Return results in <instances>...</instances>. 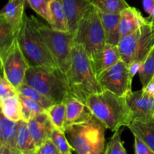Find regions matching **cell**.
Wrapping results in <instances>:
<instances>
[{"label": "cell", "mask_w": 154, "mask_h": 154, "mask_svg": "<svg viewBox=\"0 0 154 154\" xmlns=\"http://www.w3.org/2000/svg\"><path fill=\"white\" fill-rule=\"evenodd\" d=\"M138 73L142 88H147L154 78V46L141 62Z\"/></svg>", "instance_id": "cb8c5ba5"}, {"label": "cell", "mask_w": 154, "mask_h": 154, "mask_svg": "<svg viewBox=\"0 0 154 154\" xmlns=\"http://www.w3.org/2000/svg\"><path fill=\"white\" fill-rule=\"evenodd\" d=\"M17 90L2 73L0 78V100L17 96Z\"/></svg>", "instance_id": "d6a6232c"}, {"label": "cell", "mask_w": 154, "mask_h": 154, "mask_svg": "<svg viewBox=\"0 0 154 154\" xmlns=\"http://www.w3.org/2000/svg\"><path fill=\"white\" fill-rule=\"evenodd\" d=\"M120 32L121 38L136 31L147 22L139 10L129 6L120 13Z\"/></svg>", "instance_id": "9a60e30c"}, {"label": "cell", "mask_w": 154, "mask_h": 154, "mask_svg": "<svg viewBox=\"0 0 154 154\" xmlns=\"http://www.w3.org/2000/svg\"><path fill=\"white\" fill-rule=\"evenodd\" d=\"M51 139L58 149L59 152L62 154H72L74 149L64 132L55 127L51 133Z\"/></svg>", "instance_id": "f546056e"}, {"label": "cell", "mask_w": 154, "mask_h": 154, "mask_svg": "<svg viewBox=\"0 0 154 154\" xmlns=\"http://www.w3.org/2000/svg\"><path fill=\"white\" fill-rule=\"evenodd\" d=\"M121 60V54H120L118 46L106 43L103 52H102L100 61L97 66L95 68L96 75L98 76L100 75L102 72L111 68Z\"/></svg>", "instance_id": "7402d4cb"}, {"label": "cell", "mask_w": 154, "mask_h": 154, "mask_svg": "<svg viewBox=\"0 0 154 154\" xmlns=\"http://www.w3.org/2000/svg\"><path fill=\"white\" fill-rule=\"evenodd\" d=\"M35 20L38 29L51 51L59 68L66 74L71 64V57L74 45V35L69 32L55 30L50 26Z\"/></svg>", "instance_id": "ba28073f"}, {"label": "cell", "mask_w": 154, "mask_h": 154, "mask_svg": "<svg viewBox=\"0 0 154 154\" xmlns=\"http://www.w3.org/2000/svg\"><path fill=\"white\" fill-rule=\"evenodd\" d=\"M135 137V154H154V151L145 143L136 136Z\"/></svg>", "instance_id": "e575fe53"}, {"label": "cell", "mask_w": 154, "mask_h": 154, "mask_svg": "<svg viewBox=\"0 0 154 154\" xmlns=\"http://www.w3.org/2000/svg\"><path fill=\"white\" fill-rule=\"evenodd\" d=\"M0 154H20L19 152L11 148L8 146L0 144Z\"/></svg>", "instance_id": "8d00e7d4"}, {"label": "cell", "mask_w": 154, "mask_h": 154, "mask_svg": "<svg viewBox=\"0 0 154 154\" xmlns=\"http://www.w3.org/2000/svg\"><path fill=\"white\" fill-rule=\"evenodd\" d=\"M103 90H108L120 97H126L132 93V82L134 77L129 66L120 60L97 76Z\"/></svg>", "instance_id": "9c48e42d"}, {"label": "cell", "mask_w": 154, "mask_h": 154, "mask_svg": "<svg viewBox=\"0 0 154 154\" xmlns=\"http://www.w3.org/2000/svg\"><path fill=\"white\" fill-rule=\"evenodd\" d=\"M57 152L58 149L50 138L36 149L35 154H56Z\"/></svg>", "instance_id": "836d02e7"}, {"label": "cell", "mask_w": 154, "mask_h": 154, "mask_svg": "<svg viewBox=\"0 0 154 154\" xmlns=\"http://www.w3.org/2000/svg\"><path fill=\"white\" fill-rule=\"evenodd\" d=\"M134 136L138 137L154 151V120H133L127 126Z\"/></svg>", "instance_id": "ac0fdd59"}, {"label": "cell", "mask_w": 154, "mask_h": 154, "mask_svg": "<svg viewBox=\"0 0 154 154\" xmlns=\"http://www.w3.org/2000/svg\"><path fill=\"white\" fill-rule=\"evenodd\" d=\"M24 82L40 92L54 104L64 102L71 95L67 77L60 68L29 66Z\"/></svg>", "instance_id": "5b68a950"}, {"label": "cell", "mask_w": 154, "mask_h": 154, "mask_svg": "<svg viewBox=\"0 0 154 154\" xmlns=\"http://www.w3.org/2000/svg\"><path fill=\"white\" fill-rule=\"evenodd\" d=\"M0 60L2 73L17 88L24 82L29 65L20 48L17 38L6 52L0 55Z\"/></svg>", "instance_id": "30bf717a"}, {"label": "cell", "mask_w": 154, "mask_h": 154, "mask_svg": "<svg viewBox=\"0 0 154 154\" xmlns=\"http://www.w3.org/2000/svg\"><path fill=\"white\" fill-rule=\"evenodd\" d=\"M104 154H107V152H106V150H105V153H104Z\"/></svg>", "instance_id": "60d3db41"}, {"label": "cell", "mask_w": 154, "mask_h": 154, "mask_svg": "<svg viewBox=\"0 0 154 154\" xmlns=\"http://www.w3.org/2000/svg\"><path fill=\"white\" fill-rule=\"evenodd\" d=\"M121 59L128 66L141 63L154 46V26L147 22L136 31L123 36L118 43Z\"/></svg>", "instance_id": "52a82bcc"}, {"label": "cell", "mask_w": 154, "mask_h": 154, "mask_svg": "<svg viewBox=\"0 0 154 154\" xmlns=\"http://www.w3.org/2000/svg\"><path fill=\"white\" fill-rule=\"evenodd\" d=\"M27 124L30 135L37 148L51 138V133L55 128L46 111L30 119Z\"/></svg>", "instance_id": "7c38bea8"}, {"label": "cell", "mask_w": 154, "mask_h": 154, "mask_svg": "<svg viewBox=\"0 0 154 154\" xmlns=\"http://www.w3.org/2000/svg\"><path fill=\"white\" fill-rule=\"evenodd\" d=\"M16 38L29 66L59 68L38 29L34 16L29 17L25 14Z\"/></svg>", "instance_id": "3957f363"}, {"label": "cell", "mask_w": 154, "mask_h": 154, "mask_svg": "<svg viewBox=\"0 0 154 154\" xmlns=\"http://www.w3.org/2000/svg\"><path fill=\"white\" fill-rule=\"evenodd\" d=\"M48 24L55 30L69 32L62 0H51L50 2Z\"/></svg>", "instance_id": "ffe728a7"}, {"label": "cell", "mask_w": 154, "mask_h": 154, "mask_svg": "<svg viewBox=\"0 0 154 154\" xmlns=\"http://www.w3.org/2000/svg\"><path fill=\"white\" fill-rule=\"evenodd\" d=\"M17 90L18 93H20V94L27 96V97L35 100V102H38L45 110H47L51 105H54V103L49 99H48L46 96H44L43 94H42L40 92L33 88L32 87L27 84L26 83H23L20 86H19L17 88Z\"/></svg>", "instance_id": "f1b7e54d"}, {"label": "cell", "mask_w": 154, "mask_h": 154, "mask_svg": "<svg viewBox=\"0 0 154 154\" xmlns=\"http://www.w3.org/2000/svg\"><path fill=\"white\" fill-rule=\"evenodd\" d=\"M1 113L13 121L23 120L22 112V104L19 96H15L8 99H1Z\"/></svg>", "instance_id": "603a6c76"}, {"label": "cell", "mask_w": 154, "mask_h": 154, "mask_svg": "<svg viewBox=\"0 0 154 154\" xmlns=\"http://www.w3.org/2000/svg\"><path fill=\"white\" fill-rule=\"evenodd\" d=\"M143 7L149 15H151L154 11V0H143Z\"/></svg>", "instance_id": "d590c367"}, {"label": "cell", "mask_w": 154, "mask_h": 154, "mask_svg": "<svg viewBox=\"0 0 154 154\" xmlns=\"http://www.w3.org/2000/svg\"><path fill=\"white\" fill-rule=\"evenodd\" d=\"M126 102L133 120H150L154 114V95L142 88L126 96Z\"/></svg>", "instance_id": "8fae6325"}, {"label": "cell", "mask_w": 154, "mask_h": 154, "mask_svg": "<svg viewBox=\"0 0 154 154\" xmlns=\"http://www.w3.org/2000/svg\"><path fill=\"white\" fill-rule=\"evenodd\" d=\"M56 154H62L61 153H60V152H57V153H56Z\"/></svg>", "instance_id": "ab89813d"}, {"label": "cell", "mask_w": 154, "mask_h": 154, "mask_svg": "<svg viewBox=\"0 0 154 154\" xmlns=\"http://www.w3.org/2000/svg\"><path fill=\"white\" fill-rule=\"evenodd\" d=\"M85 103L93 116L112 132L119 130L122 126H128L131 122L126 98L117 96L108 90L90 95Z\"/></svg>", "instance_id": "7a4b0ae2"}, {"label": "cell", "mask_w": 154, "mask_h": 154, "mask_svg": "<svg viewBox=\"0 0 154 154\" xmlns=\"http://www.w3.org/2000/svg\"><path fill=\"white\" fill-rule=\"evenodd\" d=\"M18 122H15L10 120L8 117H6L2 113H1V117H0V144L8 146L9 147L15 150H17L16 147H15V141H16V137L18 130V124H19Z\"/></svg>", "instance_id": "44dd1931"}, {"label": "cell", "mask_w": 154, "mask_h": 154, "mask_svg": "<svg viewBox=\"0 0 154 154\" xmlns=\"http://www.w3.org/2000/svg\"><path fill=\"white\" fill-rule=\"evenodd\" d=\"M101 20L105 31L106 43L118 45L121 38L120 32V14L105 13L99 11Z\"/></svg>", "instance_id": "e0dca14e"}, {"label": "cell", "mask_w": 154, "mask_h": 154, "mask_svg": "<svg viewBox=\"0 0 154 154\" xmlns=\"http://www.w3.org/2000/svg\"><path fill=\"white\" fill-rule=\"evenodd\" d=\"M147 20L150 21V22H151L152 24H153V26H154V11L151 15H149V17L147 18Z\"/></svg>", "instance_id": "f35d334b"}, {"label": "cell", "mask_w": 154, "mask_h": 154, "mask_svg": "<svg viewBox=\"0 0 154 154\" xmlns=\"http://www.w3.org/2000/svg\"><path fill=\"white\" fill-rule=\"evenodd\" d=\"M105 129L102 122L93 116L88 121L67 127L65 133L78 154H104Z\"/></svg>", "instance_id": "8992f818"}, {"label": "cell", "mask_w": 154, "mask_h": 154, "mask_svg": "<svg viewBox=\"0 0 154 154\" xmlns=\"http://www.w3.org/2000/svg\"><path fill=\"white\" fill-rule=\"evenodd\" d=\"M51 0H26L35 12L49 22V5Z\"/></svg>", "instance_id": "1f68e13d"}, {"label": "cell", "mask_w": 154, "mask_h": 154, "mask_svg": "<svg viewBox=\"0 0 154 154\" xmlns=\"http://www.w3.org/2000/svg\"><path fill=\"white\" fill-rule=\"evenodd\" d=\"M26 0H8L0 13V17L10 23L17 33L25 15V2Z\"/></svg>", "instance_id": "2e32d148"}, {"label": "cell", "mask_w": 154, "mask_h": 154, "mask_svg": "<svg viewBox=\"0 0 154 154\" xmlns=\"http://www.w3.org/2000/svg\"><path fill=\"white\" fill-rule=\"evenodd\" d=\"M144 89H146V90H148L150 93H152V94L154 95V78L152 80L151 82H150V84L148 85V87H147V88H144Z\"/></svg>", "instance_id": "74e56055"}, {"label": "cell", "mask_w": 154, "mask_h": 154, "mask_svg": "<svg viewBox=\"0 0 154 154\" xmlns=\"http://www.w3.org/2000/svg\"><path fill=\"white\" fill-rule=\"evenodd\" d=\"M66 106V129L74 124L88 121L93 114L84 101L70 95L64 101Z\"/></svg>", "instance_id": "4fadbf2b"}, {"label": "cell", "mask_w": 154, "mask_h": 154, "mask_svg": "<svg viewBox=\"0 0 154 154\" xmlns=\"http://www.w3.org/2000/svg\"><path fill=\"white\" fill-rule=\"evenodd\" d=\"M74 44L87 53L95 70L106 45V38L99 10L93 5L78 23L74 33Z\"/></svg>", "instance_id": "277c9868"}, {"label": "cell", "mask_w": 154, "mask_h": 154, "mask_svg": "<svg viewBox=\"0 0 154 154\" xmlns=\"http://www.w3.org/2000/svg\"><path fill=\"white\" fill-rule=\"evenodd\" d=\"M21 104H22V112L23 120L28 122L30 119L34 117L37 114L44 112L46 110L38 103L33 99L23 96L22 94H18Z\"/></svg>", "instance_id": "83f0119b"}, {"label": "cell", "mask_w": 154, "mask_h": 154, "mask_svg": "<svg viewBox=\"0 0 154 154\" xmlns=\"http://www.w3.org/2000/svg\"><path fill=\"white\" fill-rule=\"evenodd\" d=\"M17 33L6 20L0 17V55L6 52L12 45Z\"/></svg>", "instance_id": "484cf974"}, {"label": "cell", "mask_w": 154, "mask_h": 154, "mask_svg": "<svg viewBox=\"0 0 154 154\" xmlns=\"http://www.w3.org/2000/svg\"><path fill=\"white\" fill-rule=\"evenodd\" d=\"M51 121L57 129L66 132V106L64 102L56 103L46 110Z\"/></svg>", "instance_id": "d4e9b609"}, {"label": "cell", "mask_w": 154, "mask_h": 154, "mask_svg": "<svg viewBox=\"0 0 154 154\" xmlns=\"http://www.w3.org/2000/svg\"><path fill=\"white\" fill-rule=\"evenodd\" d=\"M91 3L99 11L120 14L129 5L126 0H91Z\"/></svg>", "instance_id": "4316f807"}, {"label": "cell", "mask_w": 154, "mask_h": 154, "mask_svg": "<svg viewBox=\"0 0 154 154\" xmlns=\"http://www.w3.org/2000/svg\"><path fill=\"white\" fill-rule=\"evenodd\" d=\"M107 154H127L121 140V133L120 129L114 132L106 146Z\"/></svg>", "instance_id": "4dcf8cb0"}, {"label": "cell", "mask_w": 154, "mask_h": 154, "mask_svg": "<svg viewBox=\"0 0 154 154\" xmlns=\"http://www.w3.org/2000/svg\"><path fill=\"white\" fill-rule=\"evenodd\" d=\"M67 20L68 30L74 35L78 23L89 8L91 0H62Z\"/></svg>", "instance_id": "5bb4252c"}, {"label": "cell", "mask_w": 154, "mask_h": 154, "mask_svg": "<svg viewBox=\"0 0 154 154\" xmlns=\"http://www.w3.org/2000/svg\"><path fill=\"white\" fill-rule=\"evenodd\" d=\"M71 95L81 100L103 91L90 57L81 46L74 44L71 64L66 72Z\"/></svg>", "instance_id": "6da1fadb"}, {"label": "cell", "mask_w": 154, "mask_h": 154, "mask_svg": "<svg viewBox=\"0 0 154 154\" xmlns=\"http://www.w3.org/2000/svg\"><path fill=\"white\" fill-rule=\"evenodd\" d=\"M18 123V130L15 141L16 150L20 154H35L37 147L29 133L27 122L20 120Z\"/></svg>", "instance_id": "d6986e66"}]
</instances>
